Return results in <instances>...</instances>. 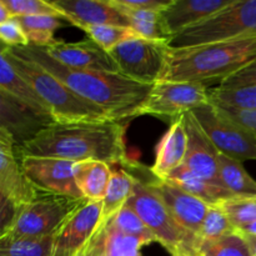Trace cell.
<instances>
[{"instance_id":"cell-1","label":"cell","mask_w":256,"mask_h":256,"mask_svg":"<svg viewBox=\"0 0 256 256\" xmlns=\"http://www.w3.org/2000/svg\"><path fill=\"white\" fill-rule=\"evenodd\" d=\"M4 48L12 55L29 59L44 68L75 94L104 110L114 122H128L138 118L152 89V85L135 82L122 72H86L68 68L39 46Z\"/></svg>"},{"instance_id":"cell-2","label":"cell","mask_w":256,"mask_h":256,"mask_svg":"<svg viewBox=\"0 0 256 256\" xmlns=\"http://www.w3.org/2000/svg\"><path fill=\"white\" fill-rule=\"evenodd\" d=\"M125 129L126 122L114 120L52 122L34 139L15 150L20 159L54 158L72 162L99 160L122 165L128 160Z\"/></svg>"},{"instance_id":"cell-3","label":"cell","mask_w":256,"mask_h":256,"mask_svg":"<svg viewBox=\"0 0 256 256\" xmlns=\"http://www.w3.org/2000/svg\"><path fill=\"white\" fill-rule=\"evenodd\" d=\"M256 60V36L202 46L170 48L162 80L222 84Z\"/></svg>"},{"instance_id":"cell-4","label":"cell","mask_w":256,"mask_h":256,"mask_svg":"<svg viewBox=\"0 0 256 256\" xmlns=\"http://www.w3.org/2000/svg\"><path fill=\"white\" fill-rule=\"evenodd\" d=\"M6 59L16 72L30 82L42 102L49 108L55 122H106L112 120L106 112L92 102L82 99L62 84L58 78L25 58L12 55L2 46Z\"/></svg>"},{"instance_id":"cell-5","label":"cell","mask_w":256,"mask_h":256,"mask_svg":"<svg viewBox=\"0 0 256 256\" xmlns=\"http://www.w3.org/2000/svg\"><path fill=\"white\" fill-rule=\"evenodd\" d=\"M88 202L39 192L35 199L18 208L10 226L0 235V242L42 239L56 235Z\"/></svg>"},{"instance_id":"cell-6","label":"cell","mask_w":256,"mask_h":256,"mask_svg":"<svg viewBox=\"0 0 256 256\" xmlns=\"http://www.w3.org/2000/svg\"><path fill=\"white\" fill-rule=\"evenodd\" d=\"M130 174V172H129ZM134 178V188L126 205L145 222L172 256H199V239L185 230L172 218L164 202L140 178Z\"/></svg>"},{"instance_id":"cell-7","label":"cell","mask_w":256,"mask_h":256,"mask_svg":"<svg viewBox=\"0 0 256 256\" xmlns=\"http://www.w3.org/2000/svg\"><path fill=\"white\" fill-rule=\"evenodd\" d=\"M256 36V0H234L204 22L169 40L172 49L202 46Z\"/></svg>"},{"instance_id":"cell-8","label":"cell","mask_w":256,"mask_h":256,"mask_svg":"<svg viewBox=\"0 0 256 256\" xmlns=\"http://www.w3.org/2000/svg\"><path fill=\"white\" fill-rule=\"evenodd\" d=\"M169 50L168 40L134 38L120 42L109 52L119 72L135 82L154 85L162 80Z\"/></svg>"},{"instance_id":"cell-9","label":"cell","mask_w":256,"mask_h":256,"mask_svg":"<svg viewBox=\"0 0 256 256\" xmlns=\"http://www.w3.org/2000/svg\"><path fill=\"white\" fill-rule=\"evenodd\" d=\"M192 114L218 152L240 162L256 160L255 138L219 108L208 102L192 110Z\"/></svg>"},{"instance_id":"cell-10","label":"cell","mask_w":256,"mask_h":256,"mask_svg":"<svg viewBox=\"0 0 256 256\" xmlns=\"http://www.w3.org/2000/svg\"><path fill=\"white\" fill-rule=\"evenodd\" d=\"M209 102V92L202 84L159 80L152 85L146 102L139 110L140 115L172 118L178 120L186 112Z\"/></svg>"},{"instance_id":"cell-11","label":"cell","mask_w":256,"mask_h":256,"mask_svg":"<svg viewBox=\"0 0 256 256\" xmlns=\"http://www.w3.org/2000/svg\"><path fill=\"white\" fill-rule=\"evenodd\" d=\"M20 160L28 179L36 190L75 199H85L75 182L72 162L34 156L22 158Z\"/></svg>"},{"instance_id":"cell-12","label":"cell","mask_w":256,"mask_h":256,"mask_svg":"<svg viewBox=\"0 0 256 256\" xmlns=\"http://www.w3.org/2000/svg\"><path fill=\"white\" fill-rule=\"evenodd\" d=\"M39 190L28 179L12 136L0 128V198L18 208L35 199Z\"/></svg>"},{"instance_id":"cell-13","label":"cell","mask_w":256,"mask_h":256,"mask_svg":"<svg viewBox=\"0 0 256 256\" xmlns=\"http://www.w3.org/2000/svg\"><path fill=\"white\" fill-rule=\"evenodd\" d=\"M182 118L188 138L186 155L182 165L198 176L222 185L219 176V168H218L219 152L209 136L205 134L192 112H186Z\"/></svg>"},{"instance_id":"cell-14","label":"cell","mask_w":256,"mask_h":256,"mask_svg":"<svg viewBox=\"0 0 256 256\" xmlns=\"http://www.w3.org/2000/svg\"><path fill=\"white\" fill-rule=\"evenodd\" d=\"M52 59L68 68L86 72H119L116 62L110 52H105L92 40L65 42L59 40L49 48H42Z\"/></svg>"},{"instance_id":"cell-15","label":"cell","mask_w":256,"mask_h":256,"mask_svg":"<svg viewBox=\"0 0 256 256\" xmlns=\"http://www.w3.org/2000/svg\"><path fill=\"white\" fill-rule=\"evenodd\" d=\"M50 2L66 22L82 30L96 25L130 28L128 18L110 0H55Z\"/></svg>"},{"instance_id":"cell-16","label":"cell","mask_w":256,"mask_h":256,"mask_svg":"<svg viewBox=\"0 0 256 256\" xmlns=\"http://www.w3.org/2000/svg\"><path fill=\"white\" fill-rule=\"evenodd\" d=\"M102 202H88L55 235L52 256H78L102 220Z\"/></svg>"},{"instance_id":"cell-17","label":"cell","mask_w":256,"mask_h":256,"mask_svg":"<svg viewBox=\"0 0 256 256\" xmlns=\"http://www.w3.org/2000/svg\"><path fill=\"white\" fill-rule=\"evenodd\" d=\"M0 112H2L0 128L9 132L15 148L30 142L48 125L55 122L52 118L34 112L2 90H0Z\"/></svg>"},{"instance_id":"cell-18","label":"cell","mask_w":256,"mask_h":256,"mask_svg":"<svg viewBox=\"0 0 256 256\" xmlns=\"http://www.w3.org/2000/svg\"><path fill=\"white\" fill-rule=\"evenodd\" d=\"M234 0H172L160 12V22L165 35L172 39L184 30L204 22Z\"/></svg>"},{"instance_id":"cell-19","label":"cell","mask_w":256,"mask_h":256,"mask_svg":"<svg viewBox=\"0 0 256 256\" xmlns=\"http://www.w3.org/2000/svg\"><path fill=\"white\" fill-rule=\"evenodd\" d=\"M186 146V130L182 118H179L172 122L158 144L154 165L150 168L152 174L160 179H168L175 169L184 164Z\"/></svg>"},{"instance_id":"cell-20","label":"cell","mask_w":256,"mask_h":256,"mask_svg":"<svg viewBox=\"0 0 256 256\" xmlns=\"http://www.w3.org/2000/svg\"><path fill=\"white\" fill-rule=\"evenodd\" d=\"M75 182L82 196L89 202H102L112 178L110 164L99 160H84L74 162Z\"/></svg>"},{"instance_id":"cell-21","label":"cell","mask_w":256,"mask_h":256,"mask_svg":"<svg viewBox=\"0 0 256 256\" xmlns=\"http://www.w3.org/2000/svg\"><path fill=\"white\" fill-rule=\"evenodd\" d=\"M0 90L19 100L34 112L52 118L46 104L38 95L30 82L18 74L4 52H0Z\"/></svg>"},{"instance_id":"cell-22","label":"cell","mask_w":256,"mask_h":256,"mask_svg":"<svg viewBox=\"0 0 256 256\" xmlns=\"http://www.w3.org/2000/svg\"><path fill=\"white\" fill-rule=\"evenodd\" d=\"M168 180L192 194V196L206 202L208 205H219L224 200L235 196L224 185L198 176L184 165L175 169L169 175Z\"/></svg>"},{"instance_id":"cell-23","label":"cell","mask_w":256,"mask_h":256,"mask_svg":"<svg viewBox=\"0 0 256 256\" xmlns=\"http://www.w3.org/2000/svg\"><path fill=\"white\" fill-rule=\"evenodd\" d=\"M218 168L222 185L235 196L256 198V180L250 176L242 162L219 152Z\"/></svg>"},{"instance_id":"cell-24","label":"cell","mask_w":256,"mask_h":256,"mask_svg":"<svg viewBox=\"0 0 256 256\" xmlns=\"http://www.w3.org/2000/svg\"><path fill=\"white\" fill-rule=\"evenodd\" d=\"M26 36L28 42L32 46L49 48L56 44L55 32L64 26L62 18L49 16V15H35V16H15Z\"/></svg>"},{"instance_id":"cell-25","label":"cell","mask_w":256,"mask_h":256,"mask_svg":"<svg viewBox=\"0 0 256 256\" xmlns=\"http://www.w3.org/2000/svg\"><path fill=\"white\" fill-rule=\"evenodd\" d=\"M209 102L215 106L232 112H256V85L222 89L216 88L209 92Z\"/></svg>"},{"instance_id":"cell-26","label":"cell","mask_w":256,"mask_h":256,"mask_svg":"<svg viewBox=\"0 0 256 256\" xmlns=\"http://www.w3.org/2000/svg\"><path fill=\"white\" fill-rule=\"evenodd\" d=\"M134 188V178L126 170H112L106 194L102 199V218L116 214L128 202Z\"/></svg>"},{"instance_id":"cell-27","label":"cell","mask_w":256,"mask_h":256,"mask_svg":"<svg viewBox=\"0 0 256 256\" xmlns=\"http://www.w3.org/2000/svg\"><path fill=\"white\" fill-rule=\"evenodd\" d=\"M235 228L230 222L229 218L225 214L220 205H210L205 219L202 222L198 239H199V252L202 246L212 244L222 238L226 236L230 232H235Z\"/></svg>"},{"instance_id":"cell-28","label":"cell","mask_w":256,"mask_h":256,"mask_svg":"<svg viewBox=\"0 0 256 256\" xmlns=\"http://www.w3.org/2000/svg\"><path fill=\"white\" fill-rule=\"evenodd\" d=\"M200 256H255L250 240L239 230L230 232L212 244L202 246Z\"/></svg>"},{"instance_id":"cell-29","label":"cell","mask_w":256,"mask_h":256,"mask_svg":"<svg viewBox=\"0 0 256 256\" xmlns=\"http://www.w3.org/2000/svg\"><path fill=\"white\" fill-rule=\"evenodd\" d=\"M55 235L42 239L0 242V256H52Z\"/></svg>"},{"instance_id":"cell-30","label":"cell","mask_w":256,"mask_h":256,"mask_svg":"<svg viewBox=\"0 0 256 256\" xmlns=\"http://www.w3.org/2000/svg\"><path fill=\"white\" fill-rule=\"evenodd\" d=\"M112 222L116 229L124 232L125 235L134 236L139 239L144 245H149L156 242V238L140 219L139 215L126 204L112 216Z\"/></svg>"},{"instance_id":"cell-31","label":"cell","mask_w":256,"mask_h":256,"mask_svg":"<svg viewBox=\"0 0 256 256\" xmlns=\"http://www.w3.org/2000/svg\"><path fill=\"white\" fill-rule=\"evenodd\" d=\"M88 34L90 40L96 42L102 49L109 52L116 45L125 40L139 38L132 28L114 26V25H96V26H86L82 29Z\"/></svg>"},{"instance_id":"cell-32","label":"cell","mask_w":256,"mask_h":256,"mask_svg":"<svg viewBox=\"0 0 256 256\" xmlns=\"http://www.w3.org/2000/svg\"><path fill=\"white\" fill-rule=\"evenodd\" d=\"M219 205L236 230L256 222V198L234 196L224 200Z\"/></svg>"},{"instance_id":"cell-33","label":"cell","mask_w":256,"mask_h":256,"mask_svg":"<svg viewBox=\"0 0 256 256\" xmlns=\"http://www.w3.org/2000/svg\"><path fill=\"white\" fill-rule=\"evenodd\" d=\"M112 216L109 224L105 256H142L140 249L145 245L136 238L125 235L116 229L112 222Z\"/></svg>"},{"instance_id":"cell-34","label":"cell","mask_w":256,"mask_h":256,"mask_svg":"<svg viewBox=\"0 0 256 256\" xmlns=\"http://www.w3.org/2000/svg\"><path fill=\"white\" fill-rule=\"evenodd\" d=\"M0 4H2L9 10L12 18L49 15V16L64 19L59 10L52 6V2H44V0H0Z\"/></svg>"},{"instance_id":"cell-35","label":"cell","mask_w":256,"mask_h":256,"mask_svg":"<svg viewBox=\"0 0 256 256\" xmlns=\"http://www.w3.org/2000/svg\"><path fill=\"white\" fill-rule=\"evenodd\" d=\"M0 39H2V45L8 48L28 46L29 45L24 32L14 18L10 19L9 22L0 24Z\"/></svg>"},{"instance_id":"cell-36","label":"cell","mask_w":256,"mask_h":256,"mask_svg":"<svg viewBox=\"0 0 256 256\" xmlns=\"http://www.w3.org/2000/svg\"><path fill=\"white\" fill-rule=\"evenodd\" d=\"M110 2L118 9L162 12L169 6L172 0H110Z\"/></svg>"},{"instance_id":"cell-37","label":"cell","mask_w":256,"mask_h":256,"mask_svg":"<svg viewBox=\"0 0 256 256\" xmlns=\"http://www.w3.org/2000/svg\"><path fill=\"white\" fill-rule=\"evenodd\" d=\"M248 85H256V60L238 72L236 74L232 75L225 79L219 88L222 89H234V88L248 86Z\"/></svg>"},{"instance_id":"cell-38","label":"cell","mask_w":256,"mask_h":256,"mask_svg":"<svg viewBox=\"0 0 256 256\" xmlns=\"http://www.w3.org/2000/svg\"><path fill=\"white\" fill-rule=\"evenodd\" d=\"M218 108V106H216ZM220 109V108H219ZM222 110L225 115L230 118L232 120L236 122L238 124H240L242 126H244L250 134L256 139V112H232V110Z\"/></svg>"},{"instance_id":"cell-39","label":"cell","mask_w":256,"mask_h":256,"mask_svg":"<svg viewBox=\"0 0 256 256\" xmlns=\"http://www.w3.org/2000/svg\"><path fill=\"white\" fill-rule=\"evenodd\" d=\"M238 230L242 232L244 235H246V236H256V222L244 225V226H242Z\"/></svg>"},{"instance_id":"cell-40","label":"cell","mask_w":256,"mask_h":256,"mask_svg":"<svg viewBox=\"0 0 256 256\" xmlns=\"http://www.w3.org/2000/svg\"><path fill=\"white\" fill-rule=\"evenodd\" d=\"M10 19H12V15L10 14V12L4 6V5L0 4V24L9 22Z\"/></svg>"},{"instance_id":"cell-41","label":"cell","mask_w":256,"mask_h":256,"mask_svg":"<svg viewBox=\"0 0 256 256\" xmlns=\"http://www.w3.org/2000/svg\"><path fill=\"white\" fill-rule=\"evenodd\" d=\"M250 240V244H252V250H254V255L256 256V236H248Z\"/></svg>"},{"instance_id":"cell-42","label":"cell","mask_w":256,"mask_h":256,"mask_svg":"<svg viewBox=\"0 0 256 256\" xmlns=\"http://www.w3.org/2000/svg\"><path fill=\"white\" fill-rule=\"evenodd\" d=\"M199 256H200V255H199Z\"/></svg>"}]
</instances>
